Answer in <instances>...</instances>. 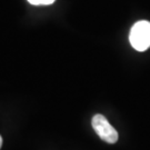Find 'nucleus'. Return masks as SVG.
Here are the masks:
<instances>
[{
    "label": "nucleus",
    "mask_w": 150,
    "mask_h": 150,
    "mask_svg": "<svg viewBox=\"0 0 150 150\" xmlns=\"http://www.w3.org/2000/svg\"><path fill=\"white\" fill-rule=\"evenodd\" d=\"M129 41L137 51H146L150 47V22L140 20L131 27Z\"/></svg>",
    "instance_id": "1"
},
{
    "label": "nucleus",
    "mask_w": 150,
    "mask_h": 150,
    "mask_svg": "<svg viewBox=\"0 0 150 150\" xmlns=\"http://www.w3.org/2000/svg\"><path fill=\"white\" fill-rule=\"evenodd\" d=\"M91 125H92V128L95 129L96 134L103 141H106L108 144H116L118 141L119 136L117 130L109 123L105 116H102L100 113L95 115L91 120Z\"/></svg>",
    "instance_id": "2"
},
{
    "label": "nucleus",
    "mask_w": 150,
    "mask_h": 150,
    "mask_svg": "<svg viewBox=\"0 0 150 150\" xmlns=\"http://www.w3.org/2000/svg\"><path fill=\"white\" fill-rule=\"evenodd\" d=\"M28 2L33 6H48L54 4V0H28Z\"/></svg>",
    "instance_id": "3"
},
{
    "label": "nucleus",
    "mask_w": 150,
    "mask_h": 150,
    "mask_svg": "<svg viewBox=\"0 0 150 150\" xmlns=\"http://www.w3.org/2000/svg\"><path fill=\"white\" fill-rule=\"evenodd\" d=\"M1 146H2V138H1V136H0V148H1Z\"/></svg>",
    "instance_id": "4"
}]
</instances>
